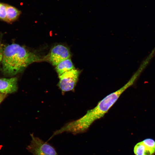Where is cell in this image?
I'll return each instance as SVG.
<instances>
[{"mask_svg": "<svg viewBox=\"0 0 155 155\" xmlns=\"http://www.w3.org/2000/svg\"><path fill=\"white\" fill-rule=\"evenodd\" d=\"M135 81V79L131 78L122 88L106 96L99 102L96 107L88 111L84 116L76 120L66 124L55 132L54 135L55 136L64 132L76 134L86 131L95 121L104 116L121 94L131 86Z\"/></svg>", "mask_w": 155, "mask_h": 155, "instance_id": "cell-1", "label": "cell"}, {"mask_svg": "<svg viewBox=\"0 0 155 155\" xmlns=\"http://www.w3.org/2000/svg\"><path fill=\"white\" fill-rule=\"evenodd\" d=\"M45 59L17 44L5 47L1 61L3 72L10 76L21 72L29 65Z\"/></svg>", "mask_w": 155, "mask_h": 155, "instance_id": "cell-2", "label": "cell"}, {"mask_svg": "<svg viewBox=\"0 0 155 155\" xmlns=\"http://www.w3.org/2000/svg\"><path fill=\"white\" fill-rule=\"evenodd\" d=\"M31 140L27 149L33 155H58L55 149L47 142L31 135Z\"/></svg>", "mask_w": 155, "mask_h": 155, "instance_id": "cell-3", "label": "cell"}, {"mask_svg": "<svg viewBox=\"0 0 155 155\" xmlns=\"http://www.w3.org/2000/svg\"><path fill=\"white\" fill-rule=\"evenodd\" d=\"M80 73L75 69L65 72L59 76L58 86L63 92L71 91L74 88Z\"/></svg>", "mask_w": 155, "mask_h": 155, "instance_id": "cell-4", "label": "cell"}, {"mask_svg": "<svg viewBox=\"0 0 155 155\" xmlns=\"http://www.w3.org/2000/svg\"><path fill=\"white\" fill-rule=\"evenodd\" d=\"M71 54L69 49L62 44L54 46L49 54L45 57L53 66H56L61 61L69 59Z\"/></svg>", "mask_w": 155, "mask_h": 155, "instance_id": "cell-5", "label": "cell"}, {"mask_svg": "<svg viewBox=\"0 0 155 155\" xmlns=\"http://www.w3.org/2000/svg\"><path fill=\"white\" fill-rule=\"evenodd\" d=\"M17 78H0V92L7 94L16 92L17 90Z\"/></svg>", "mask_w": 155, "mask_h": 155, "instance_id": "cell-6", "label": "cell"}, {"mask_svg": "<svg viewBox=\"0 0 155 155\" xmlns=\"http://www.w3.org/2000/svg\"><path fill=\"white\" fill-rule=\"evenodd\" d=\"M74 69V66L70 58L61 61L55 67V70L59 76L65 72Z\"/></svg>", "mask_w": 155, "mask_h": 155, "instance_id": "cell-7", "label": "cell"}, {"mask_svg": "<svg viewBox=\"0 0 155 155\" xmlns=\"http://www.w3.org/2000/svg\"><path fill=\"white\" fill-rule=\"evenodd\" d=\"M21 12L16 7L6 5V16L5 21L11 22L17 20L19 18Z\"/></svg>", "mask_w": 155, "mask_h": 155, "instance_id": "cell-8", "label": "cell"}, {"mask_svg": "<svg viewBox=\"0 0 155 155\" xmlns=\"http://www.w3.org/2000/svg\"><path fill=\"white\" fill-rule=\"evenodd\" d=\"M133 150L135 155H153L155 153L146 146L142 141L135 145Z\"/></svg>", "mask_w": 155, "mask_h": 155, "instance_id": "cell-9", "label": "cell"}, {"mask_svg": "<svg viewBox=\"0 0 155 155\" xmlns=\"http://www.w3.org/2000/svg\"><path fill=\"white\" fill-rule=\"evenodd\" d=\"M147 147L155 152V141L153 139L147 138L142 141Z\"/></svg>", "mask_w": 155, "mask_h": 155, "instance_id": "cell-10", "label": "cell"}, {"mask_svg": "<svg viewBox=\"0 0 155 155\" xmlns=\"http://www.w3.org/2000/svg\"><path fill=\"white\" fill-rule=\"evenodd\" d=\"M6 16V5L0 3V19L5 21Z\"/></svg>", "mask_w": 155, "mask_h": 155, "instance_id": "cell-11", "label": "cell"}, {"mask_svg": "<svg viewBox=\"0 0 155 155\" xmlns=\"http://www.w3.org/2000/svg\"><path fill=\"white\" fill-rule=\"evenodd\" d=\"M6 95V94L0 92V103L4 100Z\"/></svg>", "mask_w": 155, "mask_h": 155, "instance_id": "cell-12", "label": "cell"}, {"mask_svg": "<svg viewBox=\"0 0 155 155\" xmlns=\"http://www.w3.org/2000/svg\"><path fill=\"white\" fill-rule=\"evenodd\" d=\"M3 55V51H2L1 45L0 44V64L1 62Z\"/></svg>", "mask_w": 155, "mask_h": 155, "instance_id": "cell-13", "label": "cell"}]
</instances>
